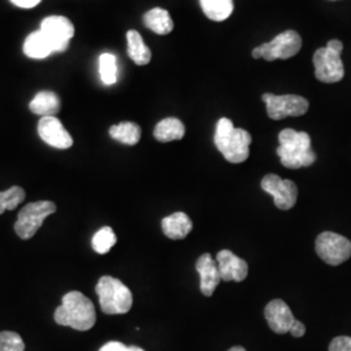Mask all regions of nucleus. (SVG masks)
Listing matches in <instances>:
<instances>
[{"mask_svg":"<svg viewBox=\"0 0 351 351\" xmlns=\"http://www.w3.org/2000/svg\"><path fill=\"white\" fill-rule=\"evenodd\" d=\"M40 30L50 39L53 52L66 50L69 40L75 36V25L63 16L46 17L40 24Z\"/></svg>","mask_w":351,"mask_h":351,"instance_id":"9b49d317","label":"nucleus"},{"mask_svg":"<svg viewBox=\"0 0 351 351\" xmlns=\"http://www.w3.org/2000/svg\"><path fill=\"white\" fill-rule=\"evenodd\" d=\"M289 333H290L293 337L300 339V337H303V336H304V333H306V326H304V324L301 323L300 320H295Z\"/></svg>","mask_w":351,"mask_h":351,"instance_id":"c85d7f7f","label":"nucleus"},{"mask_svg":"<svg viewBox=\"0 0 351 351\" xmlns=\"http://www.w3.org/2000/svg\"><path fill=\"white\" fill-rule=\"evenodd\" d=\"M141 134H142L141 128L136 123L125 121L110 128V136L117 142L128 146L137 145L141 139Z\"/></svg>","mask_w":351,"mask_h":351,"instance_id":"5701e85b","label":"nucleus"},{"mask_svg":"<svg viewBox=\"0 0 351 351\" xmlns=\"http://www.w3.org/2000/svg\"><path fill=\"white\" fill-rule=\"evenodd\" d=\"M315 249L319 258L329 265H339L351 256L350 239L335 232H324L317 236Z\"/></svg>","mask_w":351,"mask_h":351,"instance_id":"0eeeda50","label":"nucleus"},{"mask_svg":"<svg viewBox=\"0 0 351 351\" xmlns=\"http://www.w3.org/2000/svg\"><path fill=\"white\" fill-rule=\"evenodd\" d=\"M302 47V38L294 30H287L271 42L261 46L262 58L267 62H275L277 59H289L295 56Z\"/></svg>","mask_w":351,"mask_h":351,"instance_id":"1a4fd4ad","label":"nucleus"},{"mask_svg":"<svg viewBox=\"0 0 351 351\" xmlns=\"http://www.w3.org/2000/svg\"><path fill=\"white\" fill-rule=\"evenodd\" d=\"M128 40V55L137 65H146L150 63L151 51L143 42L138 32L129 30L126 34Z\"/></svg>","mask_w":351,"mask_h":351,"instance_id":"412c9836","label":"nucleus"},{"mask_svg":"<svg viewBox=\"0 0 351 351\" xmlns=\"http://www.w3.org/2000/svg\"><path fill=\"white\" fill-rule=\"evenodd\" d=\"M329 351H351V337L339 336L332 339L329 345Z\"/></svg>","mask_w":351,"mask_h":351,"instance_id":"cd10ccee","label":"nucleus"},{"mask_svg":"<svg viewBox=\"0 0 351 351\" xmlns=\"http://www.w3.org/2000/svg\"><path fill=\"white\" fill-rule=\"evenodd\" d=\"M228 351H246L242 346H234V348H230Z\"/></svg>","mask_w":351,"mask_h":351,"instance_id":"72a5a7b5","label":"nucleus"},{"mask_svg":"<svg viewBox=\"0 0 351 351\" xmlns=\"http://www.w3.org/2000/svg\"><path fill=\"white\" fill-rule=\"evenodd\" d=\"M216 263L221 281L241 282L249 275V265L246 261L239 258L230 250H221L216 255Z\"/></svg>","mask_w":351,"mask_h":351,"instance_id":"ddd939ff","label":"nucleus"},{"mask_svg":"<svg viewBox=\"0 0 351 351\" xmlns=\"http://www.w3.org/2000/svg\"><path fill=\"white\" fill-rule=\"evenodd\" d=\"M126 346L124 343L119 342V341H111L107 342L106 345H103L99 351H125Z\"/></svg>","mask_w":351,"mask_h":351,"instance_id":"c756f323","label":"nucleus"},{"mask_svg":"<svg viewBox=\"0 0 351 351\" xmlns=\"http://www.w3.org/2000/svg\"><path fill=\"white\" fill-rule=\"evenodd\" d=\"M24 53L32 59H45L53 53V47L50 39L39 29L32 33L24 42Z\"/></svg>","mask_w":351,"mask_h":351,"instance_id":"f3484780","label":"nucleus"},{"mask_svg":"<svg viewBox=\"0 0 351 351\" xmlns=\"http://www.w3.org/2000/svg\"><path fill=\"white\" fill-rule=\"evenodd\" d=\"M264 316L268 326L277 335H285L290 332L294 322L297 320L288 304L282 300L269 302L264 308Z\"/></svg>","mask_w":351,"mask_h":351,"instance_id":"4468645a","label":"nucleus"},{"mask_svg":"<svg viewBox=\"0 0 351 351\" xmlns=\"http://www.w3.org/2000/svg\"><path fill=\"white\" fill-rule=\"evenodd\" d=\"M252 58H254V59H262L261 46H259V47H255V49L252 50Z\"/></svg>","mask_w":351,"mask_h":351,"instance_id":"2f4dec72","label":"nucleus"},{"mask_svg":"<svg viewBox=\"0 0 351 351\" xmlns=\"http://www.w3.org/2000/svg\"><path fill=\"white\" fill-rule=\"evenodd\" d=\"M261 186L265 193L274 197V202L278 210H291L298 198V189L291 180H284L277 175L264 176Z\"/></svg>","mask_w":351,"mask_h":351,"instance_id":"9d476101","label":"nucleus"},{"mask_svg":"<svg viewBox=\"0 0 351 351\" xmlns=\"http://www.w3.org/2000/svg\"><path fill=\"white\" fill-rule=\"evenodd\" d=\"M263 101L272 120H282L289 116L298 117L308 111V101L300 95L264 94Z\"/></svg>","mask_w":351,"mask_h":351,"instance_id":"6e6552de","label":"nucleus"},{"mask_svg":"<svg viewBox=\"0 0 351 351\" xmlns=\"http://www.w3.org/2000/svg\"><path fill=\"white\" fill-rule=\"evenodd\" d=\"M56 213V204L50 201L33 202L26 204L17 216L14 232L21 239L34 237L47 216Z\"/></svg>","mask_w":351,"mask_h":351,"instance_id":"423d86ee","label":"nucleus"},{"mask_svg":"<svg viewBox=\"0 0 351 351\" xmlns=\"http://www.w3.org/2000/svg\"><path fill=\"white\" fill-rule=\"evenodd\" d=\"M143 23L154 33L167 36L173 30V20L168 11L163 8H154L145 14Z\"/></svg>","mask_w":351,"mask_h":351,"instance_id":"aec40b11","label":"nucleus"},{"mask_svg":"<svg viewBox=\"0 0 351 351\" xmlns=\"http://www.w3.org/2000/svg\"><path fill=\"white\" fill-rule=\"evenodd\" d=\"M38 134L49 146L59 150H66L73 145L72 136L55 116H46L39 120Z\"/></svg>","mask_w":351,"mask_h":351,"instance_id":"f8f14e48","label":"nucleus"},{"mask_svg":"<svg viewBox=\"0 0 351 351\" xmlns=\"http://www.w3.org/2000/svg\"><path fill=\"white\" fill-rule=\"evenodd\" d=\"M125 351H145L138 346H126Z\"/></svg>","mask_w":351,"mask_h":351,"instance_id":"473e14b6","label":"nucleus"},{"mask_svg":"<svg viewBox=\"0 0 351 351\" xmlns=\"http://www.w3.org/2000/svg\"><path fill=\"white\" fill-rule=\"evenodd\" d=\"M163 233L171 239H184L193 229V223L185 213H175L164 217L162 221Z\"/></svg>","mask_w":351,"mask_h":351,"instance_id":"dca6fc26","label":"nucleus"},{"mask_svg":"<svg viewBox=\"0 0 351 351\" xmlns=\"http://www.w3.org/2000/svg\"><path fill=\"white\" fill-rule=\"evenodd\" d=\"M60 107H62V103H60L59 97L52 91L38 93L29 104L30 111L34 114L42 116V117L55 116L60 111Z\"/></svg>","mask_w":351,"mask_h":351,"instance_id":"a211bd4d","label":"nucleus"},{"mask_svg":"<svg viewBox=\"0 0 351 351\" xmlns=\"http://www.w3.org/2000/svg\"><path fill=\"white\" fill-rule=\"evenodd\" d=\"M0 351H25L24 339L14 332H0Z\"/></svg>","mask_w":351,"mask_h":351,"instance_id":"bb28decb","label":"nucleus"},{"mask_svg":"<svg viewBox=\"0 0 351 351\" xmlns=\"http://www.w3.org/2000/svg\"><path fill=\"white\" fill-rule=\"evenodd\" d=\"M202 11L213 21H224L233 13V0H199Z\"/></svg>","mask_w":351,"mask_h":351,"instance_id":"4be33fe9","label":"nucleus"},{"mask_svg":"<svg viewBox=\"0 0 351 351\" xmlns=\"http://www.w3.org/2000/svg\"><path fill=\"white\" fill-rule=\"evenodd\" d=\"M185 136V125L181 120L176 117H168L164 119L158 125L155 126L154 137L159 142H172V141H180Z\"/></svg>","mask_w":351,"mask_h":351,"instance_id":"6ab92c4d","label":"nucleus"},{"mask_svg":"<svg viewBox=\"0 0 351 351\" xmlns=\"http://www.w3.org/2000/svg\"><path fill=\"white\" fill-rule=\"evenodd\" d=\"M342 50L343 45L337 39H332L326 47L315 52V75L319 81L324 84H335L343 78L345 69L341 60Z\"/></svg>","mask_w":351,"mask_h":351,"instance_id":"39448f33","label":"nucleus"},{"mask_svg":"<svg viewBox=\"0 0 351 351\" xmlns=\"http://www.w3.org/2000/svg\"><path fill=\"white\" fill-rule=\"evenodd\" d=\"M251 141L250 133L234 128L232 120L223 117L217 121L213 142L229 163L239 164L247 160Z\"/></svg>","mask_w":351,"mask_h":351,"instance_id":"f03ea898","label":"nucleus"},{"mask_svg":"<svg viewBox=\"0 0 351 351\" xmlns=\"http://www.w3.org/2000/svg\"><path fill=\"white\" fill-rule=\"evenodd\" d=\"M24 199L25 191L20 186H12L5 191H0V215L4 211L16 210Z\"/></svg>","mask_w":351,"mask_h":351,"instance_id":"393cba45","label":"nucleus"},{"mask_svg":"<svg viewBox=\"0 0 351 351\" xmlns=\"http://www.w3.org/2000/svg\"><path fill=\"white\" fill-rule=\"evenodd\" d=\"M99 73L106 85H113L117 81V62L112 53H103L99 58Z\"/></svg>","mask_w":351,"mask_h":351,"instance_id":"a878e982","label":"nucleus"},{"mask_svg":"<svg viewBox=\"0 0 351 351\" xmlns=\"http://www.w3.org/2000/svg\"><path fill=\"white\" fill-rule=\"evenodd\" d=\"M195 268L201 276L202 294L206 297H211L215 289L219 287L221 281L216 261H213L211 254L206 252L197 261Z\"/></svg>","mask_w":351,"mask_h":351,"instance_id":"2eb2a0df","label":"nucleus"},{"mask_svg":"<svg viewBox=\"0 0 351 351\" xmlns=\"http://www.w3.org/2000/svg\"><path fill=\"white\" fill-rule=\"evenodd\" d=\"M40 1H42V0H11V3L14 4L16 7H19V8H25V10L37 7Z\"/></svg>","mask_w":351,"mask_h":351,"instance_id":"7c9ffc66","label":"nucleus"},{"mask_svg":"<svg viewBox=\"0 0 351 351\" xmlns=\"http://www.w3.org/2000/svg\"><path fill=\"white\" fill-rule=\"evenodd\" d=\"M116 241L117 239H116V234H114L112 228L104 226L94 234L91 245H93V249L95 252L103 255L112 249L113 246L116 245Z\"/></svg>","mask_w":351,"mask_h":351,"instance_id":"b1692460","label":"nucleus"},{"mask_svg":"<svg viewBox=\"0 0 351 351\" xmlns=\"http://www.w3.org/2000/svg\"><path fill=\"white\" fill-rule=\"evenodd\" d=\"M95 291L99 297L101 311L104 314H126L133 306L132 291L114 277H101L97 284Z\"/></svg>","mask_w":351,"mask_h":351,"instance_id":"20e7f679","label":"nucleus"},{"mask_svg":"<svg viewBox=\"0 0 351 351\" xmlns=\"http://www.w3.org/2000/svg\"><path fill=\"white\" fill-rule=\"evenodd\" d=\"M278 141L280 146L276 152L284 167L298 169L310 167L316 162V155L311 149V138L307 133L284 129L278 134Z\"/></svg>","mask_w":351,"mask_h":351,"instance_id":"7ed1b4c3","label":"nucleus"},{"mask_svg":"<svg viewBox=\"0 0 351 351\" xmlns=\"http://www.w3.org/2000/svg\"><path fill=\"white\" fill-rule=\"evenodd\" d=\"M59 326H71L75 330H88L97 322L93 302L80 291H69L63 297V303L53 315Z\"/></svg>","mask_w":351,"mask_h":351,"instance_id":"f257e3e1","label":"nucleus"}]
</instances>
